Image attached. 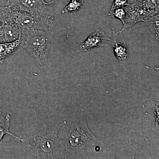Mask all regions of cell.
<instances>
[{"label":"cell","instance_id":"1","mask_svg":"<svg viewBox=\"0 0 159 159\" xmlns=\"http://www.w3.org/2000/svg\"><path fill=\"white\" fill-rule=\"evenodd\" d=\"M66 122L48 127L43 126L38 133L21 139L22 149L27 154L39 159H54L55 149H60L61 141L58 137V131Z\"/></svg>","mask_w":159,"mask_h":159},{"label":"cell","instance_id":"2","mask_svg":"<svg viewBox=\"0 0 159 159\" xmlns=\"http://www.w3.org/2000/svg\"><path fill=\"white\" fill-rule=\"evenodd\" d=\"M54 18L52 15L34 14L15 6L0 7V25H12L21 31L36 29L53 30Z\"/></svg>","mask_w":159,"mask_h":159},{"label":"cell","instance_id":"3","mask_svg":"<svg viewBox=\"0 0 159 159\" xmlns=\"http://www.w3.org/2000/svg\"><path fill=\"white\" fill-rule=\"evenodd\" d=\"M98 142L89 130L86 119V114L82 109L80 116L72 124L65 139L61 141L60 154L64 158H72L84 148L93 147Z\"/></svg>","mask_w":159,"mask_h":159},{"label":"cell","instance_id":"4","mask_svg":"<svg viewBox=\"0 0 159 159\" xmlns=\"http://www.w3.org/2000/svg\"><path fill=\"white\" fill-rule=\"evenodd\" d=\"M53 34V30L33 29L21 31L23 48L35 59L39 67H44L48 64Z\"/></svg>","mask_w":159,"mask_h":159},{"label":"cell","instance_id":"5","mask_svg":"<svg viewBox=\"0 0 159 159\" xmlns=\"http://www.w3.org/2000/svg\"><path fill=\"white\" fill-rule=\"evenodd\" d=\"M55 1L47 2L44 0H11L8 3L9 6H16L31 13L46 15L51 14L48 6Z\"/></svg>","mask_w":159,"mask_h":159},{"label":"cell","instance_id":"6","mask_svg":"<svg viewBox=\"0 0 159 159\" xmlns=\"http://www.w3.org/2000/svg\"><path fill=\"white\" fill-rule=\"evenodd\" d=\"M125 8L126 14L124 26L117 34L121 33L126 28L131 27L137 23L144 21L146 18L152 16L143 7L137 4H129Z\"/></svg>","mask_w":159,"mask_h":159},{"label":"cell","instance_id":"7","mask_svg":"<svg viewBox=\"0 0 159 159\" xmlns=\"http://www.w3.org/2000/svg\"><path fill=\"white\" fill-rule=\"evenodd\" d=\"M104 39L111 40L104 37V33L100 30H97L88 36L77 49L76 52H87L93 49L105 45L103 43Z\"/></svg>","mask_w":159,"mask_h":159},{"label":"cell","instance_id":"8","mask_svg":"<svg viewBox=\"0 0 159 159\" xmlns=\"http://www.w3.org/2000/svg\"><path fill=\"white\" fill-rule=\"evenodd\" d=\"M21 30L8 24L0 25V43L11 42L21 37Z\"/></svg>","mask_w":159,"mask_h":159},{"label":"cell","instance_id":"9","mask_svg":"<svg viewBox=\"0 0 159 159\" xmlns=\"http://www.w3.org/2000/svg\"><path fill=\"white\" fill-rule=\"evenodd\" d=\"M21 43V37L13 42L0 43V63L12 55Z\"/></svg>","mask_w":159,"mask_h":159},{"label":"cell","instance_id":"10","mask_svg":"<svg viewBox=\"0 0 159 159\" xmlns=\"http://www.w3.org/2000/svg\"><path fill=\"white\" fill-rule=\"evenodd\" d=\"M11 118V116L9 114L3 115L0 112V144L2 143L3 138L6 134L9 135L15 139L21 140L20 138L16 136L9 131Z\"/></svg>","mask_w":159,"mask_h":159},{"label":"cell","instance_id":"11","mask_svg":"<svg viewBox=\"0 0 159 159\" xmlns=\"http://www.w3.org/2000/svg\"><path fill=\"white\" fill-rule=\"evenodd\" d=\"M144 22L150 29L154 37L158 40L159 37V13L154 15L144 20Z\"/></svg>","mask_w":159,"mask_h":159},{"label":"cell","instance_id":"12","mask_svg":"<svg viewBox=\"0 0 159 159\" xmlns=\"http://www.w3.org/2000/svg\"><path fill=\"white\" fill-rule=\"evenodd\" d=\"M113 46L116 57L119 61L122 62H124L128 57V51L125 43L122 44L115 41Z\"/></svg>","mask_w":159,"mask_h":159},{"label":"cell","instance_id":"13","mask_svg":"<svg viewBox=\"0 0 159 159\" xmlns=\"http://www.w3.org/2000/svg\"><path fill=\"white\" fill-rule=\"evenodd\" d=\"M84 0H71L62 11V13L72 12L75 14L82 8Z\"/></svg>","mask_w":159,"mask_h":159},{"label":"cell","instance_id":"14","mask_svg":"<svg viewBox=\"0 0 159 159\" xmlns=\"http://www.w3.org/2000/svg\"><path fill=\"white\" fill-rule=\"evenodd\" d=\"M126 10L125 7H121L110 10L108 15L114 18H116L120 20L124 25L126 17Z\"/></svg>","mask_w":159,"mask_h":159},{"label":"cell","instance_id":"15","mask_svg":"<svg viewBox=\"0 0 159 159\" xmlns=\"http://www.w3.org/2000/svg\"><path fill=\"white\" fill-rule=\"evenodd\" d=\"M128 0H114L111 10L128 6Z\"/></svg>","mask_w":159,"mask_h":159},{"label":"cell","instance_id":"16","mask_svg":"<svg viewBox=\"0 0 159 159\" xmlns=\"http://www.w3.org/2000/svg\"><path fill=\"white\" fill-rule=\"evenodd\" d=\"M11 1V0H8V2H9V1Z\"/></svg>","mask_w":159,"mask_h":159}]
</instances>
